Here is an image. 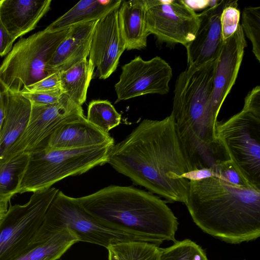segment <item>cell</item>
<instances>
[{"label": "cell", "mask_w": 260, "mask_h": 260, "mask_svg": "<svg viewBox=\"0 0 260 260\" xmlns=\"http://www.w3.org/2000/svg\"><path fill=\"white\" fill-rule=\"evenodd\" d=\"M121 0H82L63 15L49 24L46 30L54 31L70 27L76 24L98 20L114 9Z\"/></svg>", "instance_id": "obj_20"}, {"label": "cell", "mask_w": 260, "mask_h": 260, "mask_svg": "<svg viewBox=\"0 0 260 260\" xmlns=\"http://www.w3.org/2000/svg\"><path fill=\"white\" fill-rule=\"evenodd\" d=\"M146 22L149 34L159 44L185 47L195 38L198 14L182 0H145Z\"/></svg>", "instance_id": "obj_10"}, {"label": "cell", "mask_w": 260, "mask_h": 260, "mask_svg": "<svg viewBox=\"0 0 260 260\" xmlns=\"http://www.w3.org/2000/svg\"><path fill=\"white\" fill-rule=\"evenodd\" d=\"M28 159L29 153H23L0 163V209L5 213L12 197L19 192Z\"/></svg>", "instance_id": "obj_23"}, {"label": "cell", "mask_w": 260, "mask_h": 260, "mask_svg": "<svg viewBox=\"0 0 260 260\" xmlns=\"http://www.w3.org/2000/svg\"><path fill=\"white\" fill-rule=\"evenodd\" d=\"M118 17L126 49L146 48L150 34L146 26L145 0L122 1L118 8Z\"/></svg>", "instance_id": "obj_18"}, {"label": "cell", "mask_w": 260, "mask_h": 260, "mask_svg": "<svg viewBox=\"0 0 260 260\" xmlns=\"http://www.w3.org/2000/svg\"><path fill=\"white\" fill-rule=\"evenodd\" d=\"M213 173L214 176H217L235 185L254 187L242 176L230 159L219 163L215 168Z\"/></svg>", "instance_id": "obj_29"}, {"label": "cell", "mask_w": 260, "mask_h": 260, "mask_svg": "<svg viewBox=\"0 0 260 260\" xmlns=\"http://www.w3.org/2000/svg\"><path fill=\"white\" fill-rule=\"evenodd\" d=\"M119 7L98 20L92 35L88 59L101 79L108 78L116 70L126 49L118 22Z\"/></svg>", "instance_id": "obj_12"}, {"label": "cell", "mask_w": 260, "mask_h": 260, "mask_svg": "<svg viewBox=\"0 0 260 260\" xmlns=\"http://www.w3.org/2000/svg\"><path fill=\"white\" fill-rule=\"evenodd\" d=\"M8 93L4 98L0 99V131L5 117L6 101Z\"/></svg>", "instance_id": "obj_34"}, {"label": "cell", "mask_w": 260, "mask_h": 260, "mask_svg": "<svg viewBox=\"0 0 260 260\" xmlns=\"http://www.w3.org/2000/svg\"><path fill=\"white\" fill-rule=\"evenodd\" d=\"M51 0H1L0 22L15 41L34 29L50 8Z\"/></svg>", "instance_id": "obj_16"}, {"label": "cell", "mask_w": 260, "mask_h": 260, "mask_svg": "<svg viewBox=\"0 0 260 260\" xmlns=\"http://www.w3.org/2000/svg\"><path fill=\"white\" fill-rule=\"evenodd\" d=\"M185 4L193 10L206 9L216 5L218 0L215 1H184Z\"/></svg>", "instance_id": "obj_33"}, {"label": "cell", "mask_w": 260, "mask_h": 260, "mask_svg": "<svg viewBox=\"0 0 260 260\" xmlns=\"http://www.w3.org/2000/svg\"><path fill=\"white\" fill-rule=\"evenodd\" d=\"M32 104L46 105L58 103L63 93L60 91H38L19 93Z\"/></svg>", "instance_id": "obj_31"}, {"label": "cell", "mask_w": 260, "mask_h": 260, "mask_svg": "<svg viewBox=\"0 0 260 260\" xmlns=\"http://www.w3.org/2000/svg\"><path fill=\"white\" fill-rule=\"evenodd\" d=\"M117 260H158L159 247L145 242L131 241L110 246Z\"/></svg>", "instance_id": "obj_25"}, {"label": "cell", "mask_w": 260, "mask_h": 260, "mask_svg": "<svg viewBox=\"0 0 260 260\" xmlns=\"http://www.w3.org/2000/svg\"><path fill=\"white\" fill-rule=\"evenodd\" d=\"M38 91L62 92L59 72H54L38 82L26 87L21 92Z\"/></svg>", "instance_id": "obj_30"}, {"label": "cell", "mask_w": 260, "mask_h": 260, "mask_svg": "<svg viewBox=\"0 0 260 260\" xmlns=\"http://www.w3.org/2000/svg\"><path fill=\"white\" fill-rule=\"evenodd\" d=\"M87 121L106 134L118 126L121 122V115L107 100H93L88 106Z\"/></svg>", "instance_id": "obj_24"}, {"label": "cell", "mask_w": 260, "mask_h": 260, "mask_svg": "<svg viewBox=\"0 0 260 260\" xmlns=\"http://www.w3.org/2000/svg\"><path fill=\"white\" fill-rule=\"evenodd\" d=\"M238 1L233 2L223 10L220 16V25L223 41L232 36L239 25L240 12Z\"/></svg>", "instance_id": "obj_28"}, {"label": "cell", "mask_w": 260, "mask_h": 260, "mask_svg": "<svg viewBox=\"0 0 260 260\" xmlns=\"http://www.w3.org/2000/svg\"><path fill=\"white\" fill-rule=\"evenodd\" d=\"M94 69L87 58L59 72L62 93L74 103L81 106L86 101Z\"/></svg>", "instance_id": "obj_22"}, {"label": "cell", "mask_w": 260, "mask_h": 260, "mask_svg": "<svg viewBox=\"0 0 260 260\" xmlns=\"http://www.w3.org/2000/svg\"><path fill=\"white\" fill-rule=\"evenodd\" d=\"M108 250V258L109 260H117L113 253L109 249Z\"/></svg>", "instance_id": "obj_35"}, {"label": "cell", "mask_w": 260, "mask_h": 260, "mask_svg": "<svg viewBox=\"0 0 260 260\" xmlns=\"http://www.w3.org/2000/svg\"><path fill=\"white\" fill-rule=\"evenodd\" d=\"M216 136L229 159L253 186L260 188V87L250 91L241 111L217 121Z\"/></svg>", "instance_id": "obj_4"}, {"label": "cell", "mask_w": 260, "mask_h": 260, "mask_svg": "<svg viewBox=\"0 0 260 260\" xmlns=\"http://www.w3.org/2000/svg\"><path fill=\"white\" fill-rule=\"evenodd\" d=\"M62 229L71 232L78 241L97 244L107 249L122 242H147L140 236L106 225L85 210L77 198L68 196L59 190L29 244L41 241Z\"/></svg>", "instance_id": "obj_6"}, {"label": "cell", "mask_w": 260, "mask_h": 260, "mask_svg": "<svg viewBox=\"0 0 260 260\" xmlns=\"http://www.w3.org/2000/svg\"><path fill=\"white\" fill-rule=\"evenodd\" d=\"M107 163L153 194L185 204L189 173L171 114L145 119L109 150Z\"/></svg>", "instance_id": "obj_1"}, {"label": "cell", "mask_w": 260, "mask_h": 260, "mask_svg": "<svg viewBox=\"0 0 260 260\" xmlns=\"http://www.w3.org/2000/svg\"><path fill=\"white\" fill-rule=\"evenodd\" d=\"M98 21L82 22L69 27L66 36L47 64L49 74L66 70L87 58Z\"/></svg>", "instance_id": "obj_17"}, {"label": "cell", "mask_w": 260, "mask_h": 260, "mask_svg": "<svg viewBox=\"0 0 260 260\" xmlns=\"http://www.w3.org/2000/svg\"><path fill=\"white\" fill-rule=\"evenodd\" d=\"M114 144L109 134L104 133L83 117L59 126L50 135L45 146L50 149H77Z\"/></svg>", "instance_id": "obj_15"}, {"label": "cell", "mask_w": 260, "mask_h": 260, "mask_svg": "<svg viewBox=\"0 0 260 260\" xmlns=\"http://www.w3.org/2000/svg\"><path fill=\"white\" fill-rule=\"evenodd\" d=\"M69 29H44L14 45L0 66V80L9 91L20 93L51 74L47 64Z\"/></svg>", "instance_id": "obj_7"}, {"label": "cell", "mask_w": 260, "mask_h": 260, "mask_svg": "<svg viewBox=\"0 0 260 260\" xmlns=\"http://www.w3.org/2000/svg\"><path fill=\"white\" fill-rule=\"evenodd\" d=\"M78 242L71 232L62 229L42 241L28 245L21 254L12 260H57Z\"/></svg>", "instance_id": "obj_21"}, {"label": "cell", "mask_w": 260, "mask_h": 260, "mask_svg": "<svg viewBox=\"0 0 260 260\" xmlns=\"http://www.w3.org/2000/svg\"><path fill=\"white\" fill-rule=\"evenodd\" d=\"M58 190L36 191L26 204L10 205L0 220V260H12L27 248Z\"/></svg>", "instance_id": "obj_8"}, {"label": "cell", "mask_w": 260, "mask_h": 260, "mask_svg": "<svg viewBox=\"0 0 260 260\" xmlns=\"http://www.w3.org/2000/svg\"><path fill=\"white\" fill-rule=\"evenodd\" d=\"M119 80L115 85V103L148 94H166L172 69L159 56L144 60L140 56L121 67Z\"/></svg>", "instance_id": "obj_11"}, {"label": "cell", "mask_w": 260, "mask_h": 260, "mask_svg": "<svg viewBox=\"0 0 260 260\" xmlns=\"http://www.w3.org/2000/svg\"><path fill=\"white\" fill-rule=\"evenodd\" d=\"M77 200L85 210L112 228L140 236L157 246L176 241L177 217L164 201L151 192L110 185Z\"/></svg>", "instance_id": "obj_3"}, {"label": "cell", "mask_w": 260, "mask_h": 260, "mask_svg": "<svg viewBox=\"0 0 260 260\" xmlns=\"http://www.w3.org/2000/svg\"><path fill=\"white\" fill-rule=\"evenodd\" d=\"M233 1L218 0L216 5L198 14L199 25L195 38L185 47L187 67H199L218 59L223 44L221 14Z\"/></svg>", "instance_id": "obj_13"}, {"label": "cell", "mask_w": 260, "mask_h": 260, "mask_svg": "<svg viewBox=\"0 0 260 260\" xmlns=\"http://www.w3.org/2000/svg\"><path fill=\"white\" fill-rule=\"evenodd\" d=\"M15 41L0 22V56L8 54Z\"/></svg>", "instance_id": "obj_32"}, {"label": "cell", "mask_w": 260, "mask_h": 260, "mask_svg": "<svg viewBox=\"0 0 260 260\" xmlns=\"http://www.w3.org/2000/svg\"><path fill=\"white\" fill-rule=\"evenodd\" d=\"M5 213L0 209V220L3 217Z\"/></svg>", "instance_id": "obj_36"}, {"label": "cell", "mask_w": 260, "mask_h": 260, "mask_svg": "<svg viewBox=\"0 0 260 260\" xmlns=\"http://www.w3.org/2000/svg\"><path fill=\"white\" fill-rule=\"evenodd\" d=\"M242 25L244 33L252 44V52L260 61V7H246L242 13Z\"/></svg>", "instance_id": "obj_27"}, {"label": "cell", "mask_w": 260, "mask_h": 260, "mask_svg": "<svg viewBox=\"0 0 260 260\" xmlns=\"http://www.w3.org/2000/svg\"><path fill=\"white\" fill-rule=\"evenodd\" d=\"M85 117L82 106L62 94L59 102L53 105L31 104L30 117L25 129L5 153L0 163L23 153L46 146L47 140L62 124Z\"/></svg>", "instance_id": "obj_9"}, {"label": "cell", "mask_w": 260, "mask_h": 260, "mask_svg": "<svg viewBox=\"0 0 260 260\" xmlns=\"http://www.w3.org/2000/svg\"><path fill=\"white\" fill-rule=\"evenodd\" d=\"M205 233L239 244L260 236V189L233 184L217 176L190 180L185 203Z\"/></svg>", "instance_id": "obj_2"}, {"label": "cell", "mask_w": 260, "mask_h": 260, "mask_svg": "<svg viewBox=\"0 0 260 260\" xmlns=\"http://www.w3.org/2000/svg\"><path fill=\"white\" fill-rule=\"evenodd\" d=\"M112 146L50 149L45 146L30 152L18 193L49 188L66 177L83 174L105 164Z\"/></svg>", "instance_id": "obj_5"}, {"label": "cell", "mask_w": 260, "mask_h": 260, "mask_svg": "<svg viewBox=\"0 0 260 260\" xmlns=\"http://www.w3.org/2000/svg\"><path fill=\"white\" fill-rule=\"evenodd\" d=\"M31 109L28 99L19 93L8 91L5 117L0 131V160L25 129Z\"/></svg>", "instance_id": "obj_19"}, {"label": "cell", "mask_w": 260, "mask_h": 260, "mask_svg": "<svg viewBox=\"0 0 260 260\" xmlns=\"http://www.w3.org/2000/svg\"><path fill=\"white\" fill-rule=\"evenodd\" d=\"M246 47L244 33L239 24L235 33L223 41L217 60L212 94L213 110L217 117L235 83Z\"/></svg>", "instance_id": "obj_14"}, {"label": "cell", "mask_w": 260, "mask_h": 260, "mask_svg": "<svg viewBox=\"0 0 260 260\" xmlns=\"http://www.w3.org/2000/svg\"><path fill=\"white\" fill-rule=\"evenodd\" d=\"M158 260H208L205 251L189 239L176 241L170 247L159 248Z\"/></svg>", "instance_id": "obj_26"}]
</instances>
